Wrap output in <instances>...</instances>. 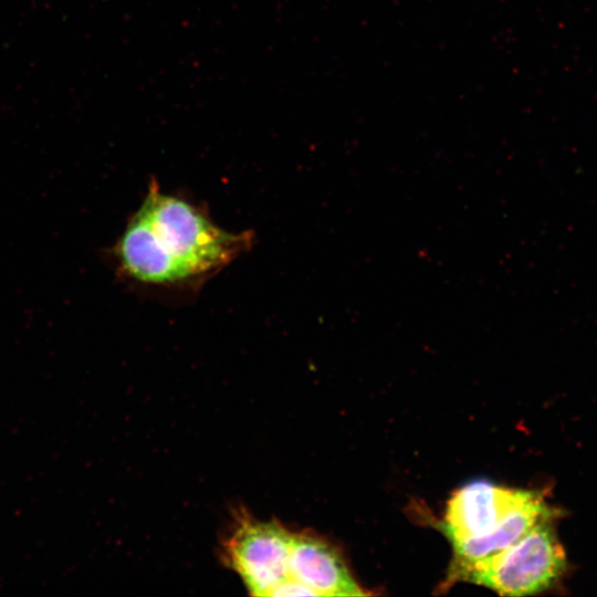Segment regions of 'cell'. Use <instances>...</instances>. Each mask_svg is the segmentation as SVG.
<instances>
[{
	"mask_svg": "<svg viewBox=\"0 0 597 597\" xmlns=\"http://www.w3.org/2000/svg\"><path fill=\"white\" fill-rule=\"evenodd\" d=\"M251 243L214 226L188 202L150 186L115 248L121 269L153 284L191 279L222 268Z\"/></svg>",
	"mask_w": 597,
	"mask_h": 597,
	"instance_id": "cell-1",
	"label": "cell"
},
{
	"mask_svg": "<svg viewBox=\"0 0 597 597\" xmlns=\"http://www.w3.org/2000/svg\"><path fill=\"white\" fill-rule=\"evenodd\" d=\"M565 565L563 546L548 520H544L511 546L462 568L454 577L501 595L526 596L553 585Z\"/></svg>",
	"mask_w": 597,
	"mask_h": 597,
	"instance_id": "cell-2",
	"label": "cell"
},
{
	"mask_svg": "<svg viewBox=\"0 0 597 597\" xmlns=\"http://www.w3.org/2000/svg\"><path fill=\"white\" fill-rule=\"evenodd\" d=\"M293 532L275 520L240 513L222 542V558L250 595L287 596Z\"/></svg>",
	"mask_w": 597,
	"mask_h": 597,
	"instance_id": "cell-3",
	"label": "cell"
},
{
	"mask_svg": "<svg viewBox=\"0 0 597 597\" xmlns=\"http://www.w3.org/2000/svg\"><path fill=\"white\" fill-rule=\"evenodd\" d=\"M287 596H363L339 553L307 533L292 534Z\"/></svg>",
	"mask_w": 597,
	"mask_h": 597,
	"instance_id": "cell-4",
	"label": "cell"
},
{
	"mask_svg": "<svg viewBox=\"0 0 597 597\" xmlns=\"http://www.w3.org/2000/svg\"><path fill=\"white\" fill-rule=\"evenodd\" d=\"M532 491L512 490L486 481L469 483L447 504L442 531L450 542L482 535L492 530Z\"/></svg>",
	"mask_w": 597,
	"mask_h": 597,
	"instance_id": "cell-5",
	"label": "cell"
},
{
	"mask_svg": "<svg viewBox=\"0 0 597 597\" xmlns=\"http://www.w3.org/2000/svg\"><path fill=\"white\" fill-rule=\"evenodd\" d=\"M551 510L543 498L532 492L522 503L511 510L492 530L473 537L452 542L453 574L490 557L514 544L537 523L549 520Z\"/></svg>",
	"mask_w": 597,
	"mask_h": 597,
	"instance_id": "cell-6",
	"label": "cell"
}]
</instances>
